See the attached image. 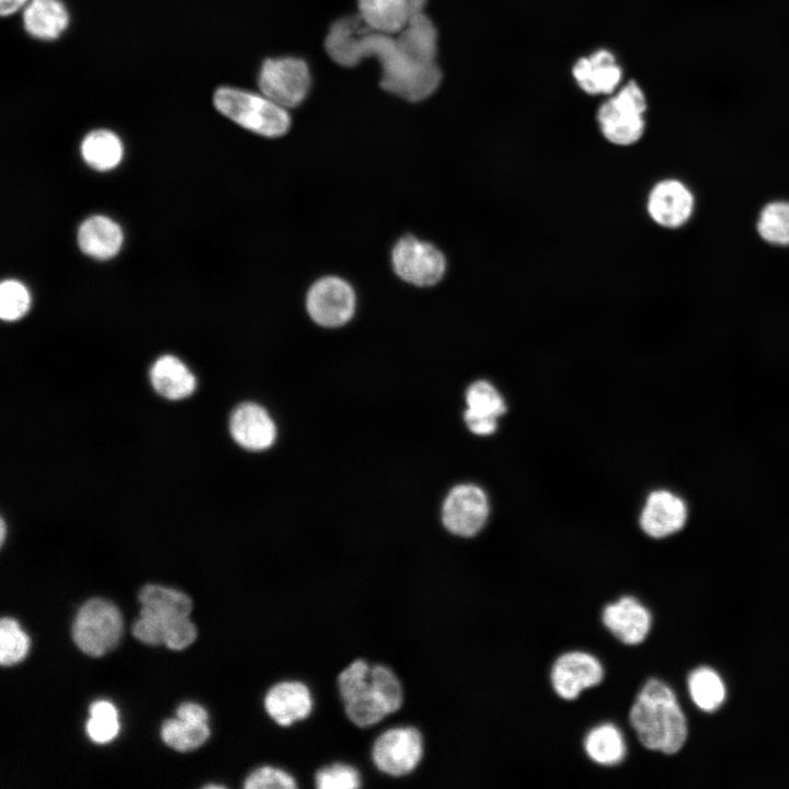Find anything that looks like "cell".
I'll return each instance as SVG.
<instances>
[{"instance_id": "6da1fadb", "label": "cell", "mask_w": 789, "mask_h": 789, "mask_svg": "<svg viewBox=\"0 0 789 789\" xmlns=\"http://www.w3.org/2000/svg\"><path fill=\"white\" fill-rule=\"evenodd\" d=\"M324 47L332 60L344 67H354L365 57H376L381 66V88L410 102L430 96L442 79L436 62L423 64L408 58L398 47L396 36L369 28L359 15L334 22Z\"/></svg>"}, {"instance_id": "7a4b0ae2", "label": "cell", "mask_w": 789, "mask_h": 789, "mask_svg": "<svg viewBox=\"0 0 789 789\" xmlns=\"http://www.w3.org/2000/svg\"><path fill=\"white\" fill-rule=\"evenodd\" d=\"M640 743L664 754L677 753L687 739V723L674 691L660 679H649L638 694L630 713Z\"/></svg>"}, {"instance_id": "3957f363", "label": "cell", "mask_w": 789, "mask_h": 789, "mask_svg": "<svg viewBox=\"0 0 789 789\" xmlns=\"http://www.w3.org/2000/svg\"><path fill=\"white\" fill-rule=\"evenodd\" d=\"M213 101L222 115L261 136L281 137L289 129L290 117L287 110L264 94L220 87L215 91Z\"/></svg>"}, {"instance_id": "277c9868", "label": "cell", "mask_w": 789, "mask_h": 789, "mask_svg": "<svg viewBox=\"0 0 789 789\" xmlns=\"http://www.w3.org/2000/svg\"><path fill=\"white\" fill-rule=\"evenodd\" d=\"M123 633V618L110 601L90 598L79 608L72 625V639L85 654L101 656L116 647Z\"/></svg>"}, {"instance_id": "5b68a950", "label": "cell", "mask_w": 789, "mask_h": 789, "mask_svg": "<svg viewBox=\"0 0 789 789\" xmlns=\"http://www.w3.org/2000/svg\"><path fill=\"white\" fill-rule=\"evenodd\" d=\"M645 100L641 89L629 82L597 111L603 136L617 146L637 142L644 132Z\"/></svg>"}, {"instance_id": "8992f818", "label": "cell", "mask_w": 789, "mask_h": 789, "mask_svg": "<svg viewBox=\"0 0 789 789\" xmlns=\"http://www.w3.org/2000/svg\"><path fill=\"white\" fill-rule=\"evenodd\" d=\"M423 754V736L412 725L392 727L382 731L370 750L374 766L391 777H403L414 771Z\"/></svg>"}, {"instance_id": "52a82bcc", "label": "cell", "mask_w": 789, "mask_h": 789, "mask_svg": "<svg viewBox=\"0 0 789 789\" xmlns=\"http://www.w3.org/2000/svg\"><path fill=\"white\" fill-rule=\"evenodd\" d=\"M391 262L402 281L419 287L439 283L447 267L446 258L438 248L414 236L402 237L396 243Z\"/></svg>"}, {"instance_id": "ba28073f", "label": "cell", "mask_w": 789, "mask_h": 789, "mask_svg": "<svg viewBox=\"0 0 789 789\" xmlns=\"http://www.w3.org/2000/svg\"><path fill=\"white\" fill-rule=\"evenodd\" d=\"M258 83L262 94L288 108L305 100L311 77L308 65L300 58H268L262 65Z\"/></svg>"}, {"instance_id": "9c48e42d", "label": "cell", "mask_w": 789, "mask_h": 789, "mask_svg": "<svg viewBox=\"0 0 789 789\" xmlns=\"http://www.w3.org/2000/svg\"><path fill=\"white\" fill-rule=\"evenodd\" d=\"M306 307L316 323L325 328H335L351 320L356 307V297L346 281L336 276H325L309 288Z\"/></svg>"}, {"instance_id": "30bf717a", "label": "cell", "mask_w": 789, "mask_h": 789, "mask_svg": "<svg viewBox=\"0 0 789 789\" xmlns=\"http://www.w3.org/2000/svg\"><path fill=\"white\" fill-rule=\"evenodd\" d=\"M489 504L484 492L472 484L455 487L444 501L442 521L451 533L462 537L474 536L484 526Z\"/></svg>"}, {"instance_id": "8fae6325", "label": "cell", "mask_w": 789, "mask_h": 789, "mask_svg": "<svg viewBox=\"0 0 789 789\" xmlns=\"http://www.w3.org/2000/svg\"><path fill=\"white\" fill-rule=\"evenodd\" d=\"M550 678L559 697L573 700L584 689L594 687L603 681L604 667L594 655L583 651H571L556 660Z\"/></svg>"}, {"instance_id": "7c38bea8", "label": "cell", "mask_w": 789, "mask_h": 789, "mask_svg": "<svg viewBox=\"0 0 789 789\" xmlns=\"http://www.w3.org/2000/svg\"><path fill=\"white\" fill-rule=\"evenodd\" d=\"M694 205V195L683 182L665 179L651 188L647 210L650 218L660 227L676 229L689 220Z\"/></svg>"}, {"instance_id": "4fadbf2b", "label": "cell", "mask_w": 789, "mask_h": 789, "mask_svg": "<svg viewBox=\"0 0 789 789\" xmlns=\"http://www.w3.org/2000/svg\"><path fill=\"white\" fill-rule=\"evenodd\" d=\"M263 706L267 716L279 727H290L307 719L313 710V697L304 682L281 681L265 693Z\"/></svg>"}, {"instance_id": "5bb4252c", "label": "cell", "mask_w": 789, "mask_h": 789, "mask_svg": "<svg viewBox=\"0 0 789 789\" xmlns=\"http://www.w3.org/2000/svg\"><path fill=\"white\" fill-rule=\"evenodd\" d=\"M602 621L619 641L636 645L648 637L652 617L640 601L624 596L604 608Z\"/></svg>"}, {"instance_id": "9a60e30c", "label": "cell", "mask_w": 789, "mask_h": 789, "mask_svg": "<svg viewBox=\"0 0 789 789\" xmlns=\"http://www.w3.org/2000/svg\"><path fill=\"white\" fill-rule=\"evenodd\" d=\"M687 519L684 501L670 491L652 492L643 506L640 525L653 538H664L681 530Z\"/></svg>"}, {"instance_id": "2e32d148", "label": "cell", "mask_w": 789, "mask_h": 789, "mask_svg": "<svg viewBox=\"0 0 789 789\" xmlns=\"http://www.w3.org/2000/svg\"><path fill=\"white\" fill-rule=\"evenodd\" d=\"M233 439L249 450H263L275 441L276 427L268 413L259 404L245 402L238 405L229 422Z\"/></svg>"}, {"instance_id": "e0dca14e", "label": "cell", "mask_w": 789, "mask_h": 789, "mask_svg": "<svg viewBox=\"0 0 789 789\" xmlns=\"http://www.w3.org/2000/svg\"><path fill=\"white\" fill-rule=\"evenodd\" d=\"M468 409L465 421L469 430L477 435H490L495 432L496 419L505 410V402L498 390L485 380L473 382L467 390Z\"/></svg>"}, {"instance_id": "ac0fdd59", "label": "cell", "mask_w": 789, "mask_h": 789, "mask_svg": "<svg viewBox=\"0 0 789 789\" xmlns=\"http://www.w3.org/2000/svg\"><path fill=\"white\" fill-rule=\"evenodd\" d=\"M80 250L95 260H110L121 250L124 236L117 222L103 215L87 218L77 235Z\"/></svg>"}, {"instance_id": "d6986e66", "label": "cell", "mask_w": 789, "mask_h": 789, "mask_svg": "<svg viewBox=\"0 0 789 789\" xmlns=\"http://www.w3.org/2000/svg\"><path fill=\"white\" fill-rule=\"evenodd\" d=\"M573 76L586 93L608 94L618 85L621 69L610 52L601 49L590 57L579 59L573 67Z\"/></svg>"}, {"instance_id": "ffe728a7", "label": "cell", "mask_w": 789, "mask_h": 789, "mask_svg": "<svg viewBox=\"0 0 789 789\" xmlns=\"http://www.w3.org/2000/svg\"><path fill=\"white\" fill-rule=\"evenodd\" d=\"M23 26L33 37L58 38L69 25V12L61 0H30L23 8Z\"/></svg>"}, {"instance_id": "44dd1931", "label": "cell", "mask_w": 789, "mask_h": 789, "mask_svg": "<svg viewBox=\"0 0 789 789\" xmlns=\"http://www.w3.org/2000/svg\"><path fill=\"white\" fill-rule=\"evenodd\" d=\"M396 41L408 58L423 64L435 62L437 32L423 12L410 16L405 26L397 34Z\"/></svg>"}, {"instance_id": "7402d4cb", "label": "cell", "mask_w": 789, "mask_h": 789, "mask_svg": "<svg viewBox=\"0 0 789 789\" xmlns=\"http://www.w3.org/2000/svg\"><path fill=\"white\" fill-rule=\"evenodd\" d=\"M150 380L155 390L169 400L184 399L196 387L194 375L173 355H163L153 363Z\"/></svg>"}, {"instance_id": "603a6c76", "label": "cell", "mask_w": 789, "mask_h": 789, "mask_svg": "<svg viewBox=\"0 0 789 789\" xmlns=\"http://www.w3.org/2000/svg\"><path fill=\"white\" fill-rule=\"evenodd\" d=\"M358 15L369 28L397 35L410 19L407 0H358Z\"/></svg>"}, {"instance_id": "cb8c5ba5", "label": "cell", "mask_w": 789, "mask_h": 789, "mask_svg": "<svg viewBox=\"0 0 789 789\" xmlns=\"http://www.w3.org/2000/svg\"><path fill=\"white\" fill-rule=\"evenodd\" d=\"M583 747L588 758L602 766L617 765L627 754L625 736L613 723H603L593 728L586 734Z\"/></svg>"}, {"instance_id": "d4e9b609", "label": "cell", "mask_w": 789, "mask_h": 789, "mask_svg": "<svg viewBox=\"0 0 789 789\" xmlns=\"http://www.w3.org/2000/svg\"><path fill=\"white\" fill-rule=\"evenodd\" d=\"M124 147L121 138L108 129L90 132L81 142V156L94 170L108 171L122 161Z\"/></svg>"}, {"instance_id": "484cf974", "label": "cell", "mask_w": 789, "mask_h": 789, "mask_svg": "<svg viewBox=\"0 0 789 789\" xmlns=\"http://www.w3.org/2000/svg\"><path fill=\"white\" fill-rule=\"evenodd\" d=\"M689 695L695 705L704 711L717 710L725 699V687L718 675L710 667H699L693 671L687 681Z\"/></svg>"}, {"instance_id": "4316f807", "label": "cell", "mask_w": 789, "mask_h": 789, "mask_svg": "<svg viewBox=\"0 0 789 789\" xmlns=\"http://www.w3.org/2000/svg\"><path fill=\"white\" fill-rule=\"evenodd\" d=\"M343 705L347 719L358 728H370L389 716L371 685L370 675L367 687Z\"/></svg>"}, {"instance_id": "83f0119b", "label": "cell", "mask_w": 789, "mask_h": 789, "mask_svg": "<svg viewBox=\"0 0 789 789\" xmlns=\"http://www.w3.org/2000/svg\"><path fill=\"white\" fill-rule=\"evenodd\" d=\"M209 733L207 723H195L178 717L164 721L161 728L164 743L179 752L197 748L208 739Z\"/></svg>"}, {"instance_id": "f1b7e54d", "label": "cell", "mask_w": 789, "mask_h": 789, "mask_svg": "<svg viewBox=\"0 0 789 789\" xmlns=\"http://www.w3.org/2000/svg\"><path fill=\"white\" fill-rule=\"evenodd\" d=\"M757 231L770 244L789 245V203L767 204L758 217Z\"/></svg>"}, {"instance_id": "f546056e", "label": "cell", "mask_w": 789, "mask_h": 789, "mask_svg": "<svg viewBox=\"0 0 789 789\" xmlns=\"http://www.w3.org/2000/svg\"><path fill=\"white\" fill-rule=\"evenodd\" d=\"M138 598L142 606L179 616H188L193 606L186 594L155 584L144 586Z\"/></svg>"}, {"instance_id": "4dcf8cb0", "label": "cell", "mask_w": 789, "mask_h": 789, "mask_svg": "<svg viewBox=\"0 0 789 789\" xmlns=\"http://www.w3.org/2000/svg\"><path fill=\"white\" fill-rule=\"evenodd\" d=\"M87 733L95 743H107L118 732L119 724L115 706L107 700H96L90 706Z\"/></svg>"}, {"instance_id": "1f68e13d", "label": "cell", "mask_w": 789, "mask_h": 789, "mask_svg": "<svg viewBox=\"0 0 789 789\" xmlns=\"http://www.w3.org/2000/svg\"><path fill=\"white\" fill-rule=\"evenodd\" d=\"M370 682L389 714L403 705V686L397 674L388 666L375 664L370 667Z\"/></svg>"}, {"instance_id": "d6a6232c", "label": "cell", "mask_w": 789, "mask_h": 789, "mask_svg": "<svg viewBox=\"0 0 789 789\" xmlns=\"http://www.w3.org/2000/svg\"><path fill=\"white\" fill-rule=\"evenodd\" d=\"M30 640L19 622L11 617L0 620V663L11 666L22 661L28 651Z\"/></svg>"}, {"instance_id": "836d02e7", "label": "cell", "mask_w": 789, "mask_h": 789, "mask_svg": "<svg viewBox=\"0 0 789 789\" xmlns=\"http://www.w3.org/2000/svg\"><path fill=\"white\" fill-rule=\"evenodd\" d=\"M318 789H357L362 786L361 771L347 763H332L316 771Z\"/></svg>"}, {"instance_id": "e575fe53", "label": "cell", "mask_w": 789, "mask_h": 789, "mask_svg": "<svg viewBox=\"0 0 789 789\" xmlns=\"http://www.w3.org/2000/svg\"><path fill=\"white\" fill-rule=\"evenodd\" d=\"M31 296L19 281L5 279L0 285V317L4 321H16L30 309Z\"/></svg>"}, {"instance_id": "d590c367", "label": "cell", "mask_w": 789, "mask_h": 789, "mask_svg": "<svg viewBox=\"0 0 789 789\" xmlns=\"http://www.w3.org/2000/svg\"><path fill=\"white\" fill-rule=\"evenodd\" d=\"M297 786L296 778L289 771L273 765L255 768L243 784L247 789H295Z\"/></svg>"}, {"instance_id": "8d00e7d4", "label": "cell", "mask_w": 789, "mask_h": 789, "mask_svg": "<svg viewBox=\"0 0 789 789\" xmlns=\"http://www.w3.org/2000/svg\"><path fill=\"white\" fill-rule=\"evenodd\" d=\"M369 663L356 659L345 666L336 678V686L342 701H346L362 691L369 684Z\"/></svg>"}, {"instance_id": "74e56055", "label": "cell", "mask_w": 789, "mask_h": 789, "mask_svg": "<svg viewBox=\"0 0 789 789\" xmlns=\"http://www.w3.org/2000/svg\"><path fill=\"white\" fill-rule=\"evenodd\" d=\"M176 716L180 719L195 722V723H207L208 714L206 710L194 702L182 704L176 711Z\"/></svg>"}, {"instance_id": "f35d334b", "label": "cell", "mask_w": 789, "mask_h": 789, "mask_svg": "<svg viewBox=\"0 0 789 789\" xmlns=\"http://www.w3.org/2000/svg\"><path fill=\"white\" fill-rule=\"evenodd\" d=\"M30 0H0V13L2 16L12 15L24 8Z\"/></svg>"}, {"instance_id": "ab89813d", "label": "cell", "mask_w": 789, "mask_h": 789, "mask_svg": "<svg viewBox=\"0 0 789 789\" xmlns=\"http://www.w3.org/2000/svg\"><path fill=\"white\" fill-rule=\"evenodd\" d=\"M425 3H426V0H407V5H408L410 16L418 14V13H422Z\"/></svg>"}, {"instance_id": "60d3db41", "label": "cell", "mask_w": 789, "mask_h": 789, "mask_svg": "<svg viewBox=\"0 0 789 789\" xmlns=\"http://www.w3.org/2000/svg\"><path fill=\"white\" fill-rule=\"evenodd\" d=\"M5 524L3 521H1V542L4 540V534H5Z\"/></svg>"}]
</instances>
